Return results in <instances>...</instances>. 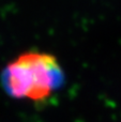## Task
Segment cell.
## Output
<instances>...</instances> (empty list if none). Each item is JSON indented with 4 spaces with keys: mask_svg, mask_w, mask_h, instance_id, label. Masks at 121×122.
<instances>
[{
    "mask_svg": "<svg viewBox=\"0 0 121 122\" xmlns=\"http://www.w3.org/2000/svg\"><path fill=\"white\" fill-rule=\"evenodd\" d=\"M2 79L10 97L41 102L61 87L64 73L55 56L27 51L6 65Z\"/></svg>",
    "mask_w": 121,
    "mask_h": 122,
    "instance_id": "6da1fadb",
    "label": "cell"
}]
</instances>
